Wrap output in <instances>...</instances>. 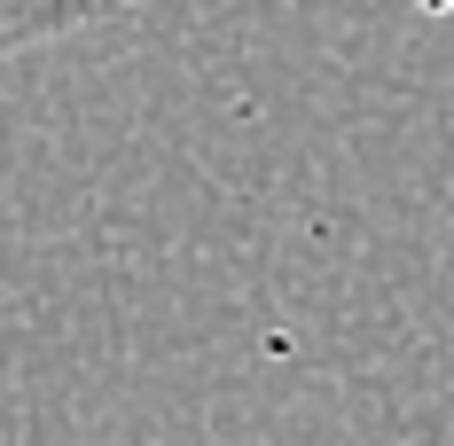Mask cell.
<instances>
[{
    "label": "cell",
    "instance_id": "6da1fadb",
    "mask_svg": "<svg viewBox=\"0 0 454 446\" xmlns=\"http://www.w3.org/2000/svg\"><path fill=\"white\" fill-rule=\"evenodd\" d=\"M118 8L126 0H0V63L40 40H63V32L94 24V16H118Z\"/></svg>",
    "mask_w": 454,
    "mask_h": 446
}]
</instances>
